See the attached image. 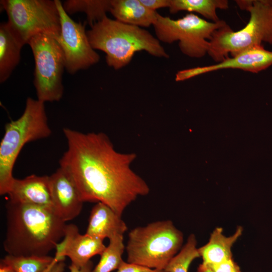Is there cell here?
I'll list each match as a JSON object with an SVG mask.
<instances>
[{
    "label": "cell",
    "mask_w": 272,
    "mask_h": 272,
    "mask_svg": "<svg viewBox=\"0 0 272 272\" xmlns=\"http://www.w3.org/2000/svg\"><path fill=\"white\" fill-rule=\"evenodd\" d=\"M271 65L272 51L265 49L262 45L245 49L213 65L179 71L175 80L176 82L183 81L204 74L228 69L257 73Z\"/></svg>",
    "instance_id": "cell-11"
},
{
    "label": "cell",
    "mask_w": 272,
    "mask_h": 272,
    "mask_svg": "<svg viewBox=\"0 0 272 272\" xmlns=\"http://www.w3.org/2000/svg\"><path fill=\"white\" fill-rule=\"evenodd\" d=\"M127 230L121 216L107 205L98 202L92 209L85 234L103 240L106 238L109 239L117 234L123 235Z\"/></svg>",
    "instance_id": "cell-15"
},
{
    "label": "cell",
    "mask_w": 272,
    "mask_h": 272,
    "mask_svg": "<svg viewBox=\"0 0 272 272\" xmlns=\"http://www.w3.org/2000/svg\"><path fill=\"white\" fill-rule=\"evenodd\" d=\"M109 240L108 246L100 255V260L92 272H111L118 269L124 261L122 259L125 249L123 235L117 234Z\"/></svg>",
    "instance_id": "cell-22"
},
{
    "label": "cell",
    "mask_w": 272,
    "mask_h": 272,
    "mask_svg": "<svg viewBox=\"0 0 272 272\" xmlns=\"http://www.w3.org/2000/svg\"><path fill=\"white\" fill-rule=\"evenodd\" d=\"M34 57L33 84L37 100L59 101L63 94L62 76L65 69L62 51L52 36L40 34L29 41Z\"/></svg>",
    "instance_id": "cell-9"
},
{
    "label": "cell",
    "mask_w": 272,
    "mask_h": 272,
    "mask_svg": "<svg viewBox=\"0 0 272 272\" xmlns=\"http://www.w3.org/2000/svg\"><path fill=\"white\" fill-rule=\"evenodd\" d=\"M103 239L86 234H81L78 227L73 224L66 225L63 239L57 244L54 260H64L67 256L72 264L79 268L86 264L96 255H100L106 246Z\"/></svg>",
    "instance_id": "cell-12"
},
{
    "label": "cell",
    "mask_w": 272,
    "mask_h": 272,
    "mask_svg": "<svg viewBox=\"0 0 272 272\" xmlns=\"http://www.w3.org/2000/svg\"><path fill=\"white\" fill-rule=\"evenodd\" d=\"M141 2L148 9L156 11L157 9L169 8L170 0H140Z\"/></svg>",
    "instance_id": "cell-26"
},
{
    "label": "cell",
    "mask_w": 272,
    "mask_h": 272,
    "mask_svg": "<svg viewBox=\"0 0 272 272\" xmlns=\"http://www.w3.org/2000/svg\"><path fill=\"white\" fill-rule=\"evenodd\" d=\"M67 149L59 161V167L73 179L83 202H101L121 215L139 196L150 188L130 168L134 153L115 150L103 132L87 133L63 128Z\"/></svg>",
    "instance_id": "cell-1"
},
{
    "label": "cell",
    "mask_w": 272,
    "mask_h": 272,
    "mask_svg": "<svg viewBox=\"0 0 272 272\" xmlns=\"http://www.w3.org/2000/svg\"><path fill=\"white\" fill-rule=\"evenodd\" d=\"M49 178L53 211L65 222L74 219L80 214L84 202L76 184L60 167Z\"/></svg>",
    "instance_id": "cell-13"
},
{
    "label": "cell",
    "mask_w": 272,
    "mask_h": 272,
    "mask_svg": "<svg viewBox=\"0 0 272 272\" xmlns=\"http://www.w3.org/2000/svg\"><path fill=\"white\" fill-rule=\"evenodd\" d=\"M51 134L44 103L31 97L26 99L23 114L7 123L0 143V194H8L15 178L13 170L16 159L27 143L47 138Z\"/></svg>",
    "instance_id": "cell-5"
},
{
    "label": "cell",
    "mask_w": 272,
    "mask_h": 272,
    "mask_svg": "<svg viewBox=\"0 0 272 272\" xmlns=\"http://www.w3.org/2000/svg\"><path fill=\"white\" fill-rule=\"evenodd\" d=\"M242 232V227L238 226L232 235L227 237L223 234L222 228H215L210 235L209 242L198 248L200 257L202 259L201 264L209 266L233 258L231 248Z\"/></svg>",
    "instance_id": "cell-16"
},
{
    "label": "cell",
    "mask_w": 272,
    "mask_h": 272,
    "mask_svg": "<svg viewBox=\"0 0 272 272\" xmlns=\"http://www.w3.org/2000/svg\"><path fill=\"white\" fill-rule=\"evenodd\" d=\"M5 209L8 254L46 256L64 237L66 224L50 207L8 200Z\"/></svg>",
    "instance_id": "cell-2"
},
{
    "label": "cell",
    "mask_w": 272,
    "mask_h": 272,
    "mask_svg": "<svg viewBox=\"0 0 272 272\" xmlns=\"http://www.w3.org/2000/svg\"><path fill=\"white\" fill-rule=\"evenodd\" d=\"M60 18L61 31L55 38L63 53L65 70L73 75L98 63L100 55L91 46L86 23L74 21L64 11L62 2L55 0Z\"/></svg>",
    "instance_id": "cell-10"
},
{
    "label": "cell",
    "mask_w": 272,
    "mask_h": 272,
    "mask_svg": "<svg viewBox=\"0 0 272 272\" xmlns=\"http://www.w3.org/2000/svg\"><path fill=\"white\" fill-rule=\"evenodd\" d=\"M0 3L23 45L40 34L54 38L60 34V15L55 0H1Z\"/></svg>",
    "instance_id": "cell-8"
},
{
    "label": "cell",
    "mask_w": 272,
    "mask_h": 272,
    "mask_svg": "<svg viewBox=\"0 0 272 272\" xmlns=\"http://www.w3.org/2000/svg\"><path fill=\"white\" fill-rule=\"evenodd\" d=\"M183 237L170 220L138 227L128 233L127 262L164 270L181 249Z\"/></svg>",
    "instance_id": "cell-6"
},
{
    "label": "cell",
    "mask_w": 272,
    "mask_h": 272,
    "mask_svg": "<svg viewBox=\"0 0 272 272\" xmlns=\"http://www.w3.org/2000/svg\"><path fill=\"white\" fill-rule=\"evenodd\" d=\"M197 241L194 234H190L185 245L170 261L164 272H188L191 262L200 257Z\"/></svg>",
    "instance_id": "cell-23"
},
{
    "label": "cell",
    "mask_w": 272,
    "mask_h": 272,
    "mask_svg": "<svg viewBox=\"0 0 272 272\" xmlns=\"http://www.w3.org/2000/svg\"><path fill=\"white\" fill-rule=\"evenodd\" d=\"M8 200L53 209L49 176L31 175L23 179L15 178L8 193Z\"/></svg>",
    "instance_id": "cell-14"
},
{
    "label": "cell",
    "mask_w": 272,
    "mask_h": 272,
    "mask_svg": "<svg viewBox=\"0 0 272 272\" xmlns=\"http://www.w3.org/2000/svg\"><path fill=\"white\" fill-rule=\"evenodd\" d=\"M197 272H212L211 270L205 265L201 264L199 265Z\"/></svg>",
    "instance_id": "cell-29"
},
{
    "label": "cell",
    "mask_w": 272,
    "mask_h": 272,
    "mask_svg": "<svg viewBox=\"0 0 272 272\" xmlns=\"http://www.w3.org/2000/svg\"><path fill=\"white\" fill-rule=\"evenodd\" d=\"M226 25L224 21L209 22L193 13L174 20L158 13L153 27L160 42L171 44L178 41L183 54L199 58L208 54L213 33Z\"/></svg>",
    "instance_id": "cell-7"
},
{
    "label": "cell",
    "mask_w": 272,
    "mask_h": 272,
    "mask_svg": "<svg viewBox=\"0 0 272 272\" xmlns=\"http://www.w3.org/2000/svg\"><path fill=\"white\" fill-rule=\"evenodd\" d=\"M239 8L250 14L245 27L233 31L227 24L216 30L209 40L208 54L217 63L248 48L272 44V0H237Z\"/></svg>",
    "instance_id": "cell-4"
},
{
    "label": "cell",
    "mask_w": 272,
    "mask_h": 272,
    "mask_svg": "<svg viewBox=\"0 0 272 272\" xmlns=\"http://www.w3.org/2000/svg\"><path fill=\"white\" fill-rule=\"evenodd\" d=\"M93 267V263L91 260L81 268L77 267L72 263L69 267L70 272H92Z\"/></svg>",
    "instance_id": "cell-27"
},
{
    "label": "cell",
    "mask_w": 272,
    "mask_h": 272,
    "mask_svg": "<svg viewBox=\"0 0 272 272\" xmlns=\"http://www.w3.org/2000/svg\"><path fill=\"white\" fill-rule=\"evenodd\" d=\"M169 12L175 14L180 11H187L201 15L213 22L220 20L217 14V9L229 8L227 0H170Z\"/></svg>",
    "instance_id": "cell-20"
},
{
    "label": "cell",
    "mask_w": 272,
    "mask_h": 272,
    "mask_svg": "<svg viewBox=\"0 0 272 272\" xmlns=\"http://www.w3.org/2000/svg\"><path fill=\"white\" fill-rule=\"evenodd\" d=\"M117 272H164V271L123 261L117 269Z\"/></svg>",
    "instance_id": "cell-25"
},
{
    "label": "cell",
    "mask_w": 272,
    "mask_h": 272,
    "mask_svg": "<svg viewBox=\"0 0 272 272\" xmlns=\"http://www.w3.org/2000/svg\"><path fill=\"white\" fill-rule=\"evenodd\" d=\"M206 266L212 272H241L239 266L234 261L233 258L218 264Z\"/></svg>",
    "instance_id": "cell-24"
},
{
    "label": "cell",
    "mask_w": 272,
    "mask_h": 272,
    "mask_svg": "<svg viewBox=\"0 0 272 272\" xmlns=\"http://www.w3.org/2000/svg\"><path fill=\"white\" fill-rule=\"evenodd\" d=\"M24 45L8 22L0 24V83L6 82L19 63Z\"/></svg>",
    "instance_id": "cell-18"
},
{
    "label": "cell",
    "mask_w": 272,
    "mask_h": 272,
    "mask_svg": "<svg viewBox=\"0 0 272 272\" xmlns=\"http://www.w3.org/2000/svg\"><path fill=\"white\" fill-rule=\"evenodd\" d=\"M49 272V271H48Z\"/></svg>",
    "instance_id": "cell-30"
},
{
    "label": "cell",
    "mask_w": 272,
    "mask_h": 272,
    "mask_svg": "<svg viewBox=\"0 0 272 272\" xmlns=\"http://www.w3.org/2000/svg\"><path fill=\"white\" fill-rule=\"evenodd\" d=\"M62 4L69 15L84 13L86 15L87 23L91 27L106 17L111 7V0H67Z\"/></svg>",
    "instance_id": "cell-21"
},
{
    "label": "cell",
    "mask_w": 272,
    "mask_h": 272,
    "mask_svg": "<svg viewBox=\"0 0 272 272\" xmlns=\"http://www.w3.org/2000/svg\"><path fill=\"white\" fill-rule=\"evenodd\" d=\"M110 13L117 21L141 28L153 26L158 13L146 8L140 0H111Z\"/></svg>",
    "instance_id": "cell-17"
},
{
    "label": "cell",
    "mask_w": 272,
    "mask_h": 272,
    "mask_svg": "<svg viewBox=\"0 0 272 272\" xmlns=\"http://www.w3.org/2000/svg\"><path fill=\"white\" fill-rule=\"evenodd\" d=\"M65 267L64 260L59 261L54 263L49 272H63Z\"/></svg>",
    "instance_id": "cell-28"
},
{
    "label": "cell",
    "mask_w": 272,
    "mask_h": 272,
    "mask_svg": "<svg viewBox=\"0 0 272 272\" xmlns=\"http://www.w3.org/2000/svg\"><path fill=\"white\" fill-rule=\"evenodd\" d=\"M57 262L46 256H15L7 254L1 260L0 272H48Z\"/></svg>",
    "instance_id": "cell-19"
},
{
    "label": "cell",
    "mask_w": 272,
    "mask_h": 272,
    "mask_svg": "<svg viewBox=\"0 0 272 272\" xmlns=\"http://www.w3.org/2000/svg\"><path fill=\"white\" fill-rule=\"evenodd\" d=\"M87 34L93 48L103 51L107 64L115 70L128 65L138 51H145L157 57H169L159 40L148 31L107 16L95 23Z\"/></svg>",
    "instance_id": "cell-3"
}]
</instances>
